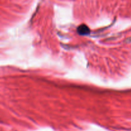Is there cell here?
<instances>
[{
  "label": "cell",
  "instance_id": "1",
  "mask_svg": "<svg viewBox=\"0 0 131 131\" xmlns=\"http://www.w3.org/2000/svg\"><path fill=\"white\" fill-rule=\"evenodd\" d=\"M77 31L79 33V35L82 36L88 35L90 33L89 28L85 24H81V25L79 26V27L77 28Z\"/></svg>",
  "mask_w": 131,
  "mask_h": 131
}]
</instances>
